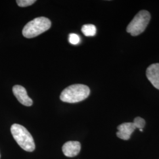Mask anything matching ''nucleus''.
Wrapping results in <instances>:
<instances>
[{
    "instance_id": "nucleus-1",
    "label": "nucleus",
    "mask_w": 159,
    "mask_h": 159,
    "mask_svg": "<svg viewBox=\"0 0 159 159\" xmlns=\"http://www.w3.org/2000/svg\"><path fill=\"white\" fill-rule=\"evenodd\" d=\"M90 93V89L87 85L81 84H73L66 87L61 92L60 100L68 103L80 102L86 99Z\"/></svg>"
},
{
    "instance_id": "nucleus-7",
    "label": "nucleus",
    "mask_w": 159,
    "mask_h": 159,
    "mask_svg": "<svg viewBox=\"0 0 159 159\" xmlns=\"http://www.w3.org/2000/svg\"><path fill=\"white\" fill-rule=\"evenodd\" d=\"M146 76L152 85L159 90V63L152 64L147 68Z\"/></svg>"
},
{
    "instance_id": "nucleus-4",
    "label": "nucleus",
    "mask_w": 159,
    "mask_h": 159,
    "mask_svg": "<svg viewBox=\"0 0 159 159\" xmlns=\"http://www.w3.org/2000/svg\"><path fill=\"white\" fill-rule=\"evenodd\" d=\"M150 14L146 10L139 12L127 25L126 31L132 36L142 34L146 30L150 20Z\"/></svg>"
},
{
    "instance_id": "nucleus-10",
    "label": "nucleus",
    "mask_w": 159,
    "mask_h": 159,
    "mask_svg": "<svg viewBox=\"0 0 159 159\" xmlns=\"http://www.w3.org/2000/svg\"><path fill=\"white\" fill-rule=\"evenodd\" d=\"M133 123L136 126V129H143L145 125H146L145 120L140 117H136L134 119V121H133Z\"/></svg>"
},
{
    "instance_id": "nucleus-3",
    "label": "nucleus",
    "mask_w": 159,
    "mask_h": 159,
    "mask_svg": "<svg viewBox=\"0 0 159 159\" xmlns=\"http://www.w3.org/2000/svg\"><path fill=\"white\" fill-rule=\"evenodd\" d=\"M51 21L44 17H37L27 23L23 30V36L27 39L34 38L50 29Z\"/></svg>"
},
{
    "instance_id": "nucleus-13",
    "label": "nucleus",
    "mask_w": 159,
    "mask_h": 159,
    "mask_svg": "<svg viewBox=\"0 0 159 159\" xmlns=\"http://www.w3.org/2000/svg\"><path fill=\"white\" fill-rule=\"evenodd\" d=\"M140 131H143V129H140Z\"/></svg>"
},
{
    "instance_id": "nucleus-2",
    "label": "nucleus",
    "mask_w": 159,
    "mask_h": 159,
    "mask_svg": "<svg viewBox=\"0 0 159 159\" xmlns=\"http://www.w3.org/2000/svg\"><path fill=\"white\" fill-rule=\"evenodd\" d=\"M11 132L16 142L23 150L31 152L35 148L33 137L23 125L14 124L11 127Z\"/></svg>"
},
{
    "instance_id": "nucleus-9",
    "label": "nucleus",
    "mask_w": 159,
    "mask_h": 159,
    "mask_svg": "<svg viewBox=\"0 0 159 159\" xmlns=\"http://www.w3.org/2000/svg\"><path fill=\"white\" fill-rule=\"evenodd\" d=\"M81 31L87 37L94 36L96 34V27L93 24H85L82 27Z\"/></svg>"
},
{
    "instance_id": "nucleus-6",
    "label": "nucleus",
    "mask_w": 159,
    "mask_h": 159,
    "mask_svg": "<svg viewBox=\"0 0 159 159\" xmlns=\"http://www.w3.org/2000/svg\"><path fill=\"white\" fill-rule=\"evenodd\" d=\"M136 129V127L133 123H124L117 127V136L122 140H128Z\"/></svg>"
},
{
    "instance_id": "nucleus-12",
    "label": "nucleus",
    "mask_w": 159,
    "mask_h": 159,
    "mask_svg": "<svg viewBox=\"0 0 159 159\" xmlns=\"http://www.w3.org/2000/svg\"><path fill=\"white\" fill-rule=\"evenodd\" d=\"M35 1V0H17L16 2L18 6L21 7H25L33 4Z\"/></svg>"
},
{
    "instance_id": "nucleus-8",
    "label": "nucleus",
    "mask_w": 159,
    "mask_h": 159,
    "mask_svg": "<svg viewBox=\"0 0 159 159\" xmlns=\"http://www.w3.org/2000/svg\"><path fill=\"white\" fill-rule=\"evenodd\" d=\"M81 144L77 141H69L64 144L62 148L64 154L69 157H73L79 153Z\"/></svg>"
},
{
    "instance_id": "nucleus-11",
    "label": "nucleus",
    "mask_w": 159,
    "mask_h": 159,
    "mask_svg": "<svg viewBox=\"0 0 159 159\" xmlns=\"http://www.w3.org/2000/svg\"><path fill=\"white\" fill-rule=\"evenodd\" d=\"M68 40H69V42L71 44L77 45L79 43L80 41V38L79 35L72 33V34H70L69 35Z\"/></svg>"
},
{
    "instance_id": "nucleus-5",
    "label": "nucleus",
    "mask_w": 159,
    "mask_h": 159,
    "mask_svg": "<svg viewBox=\"0 0 159 159\" xmlns=\"http://www.w3.org/2000/svg\"><path fill=\"white\" fill-rule=\"evenodd\" d=\"M12 91L18 102L25 106H31L33 104V100L28 96L25 89L20 85H14Z\"/></svg>"
}]
</instances>
